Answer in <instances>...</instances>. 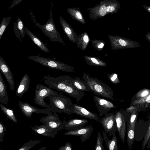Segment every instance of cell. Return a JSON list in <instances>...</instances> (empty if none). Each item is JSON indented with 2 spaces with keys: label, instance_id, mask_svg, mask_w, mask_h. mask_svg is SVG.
Wrapping results in <instances>:
<instances>
[{
  "label": "cell",
  "instance_id": "obj_6",
  "mask_svg": "<svg viewBox=\"0 0 150 150\" xmlns=\"http://www.w3.org/2000/svg\"><path fill=\"white\" fill-rule=\"evenodd\" d=\"M84 82L89 91H91L97 96H102L111 100H115L113 91L109 87L101 84L91 82L85 75L83 76Z\"/></svg>",
  "mask_w": 150,
  "mask_h": 150
},
{
  "label": "cell",
  "instance_id": "obj_45",
  "mask_svg": "<svg viewBox=\"0 0 150 150\" xmlns=\"http://www.w3.org/2000/svg\"><path fill=\"white\" fill-rule=\"evenodd\" d=\"M117 75L116 74H115L113 76V77L115 79L117 78Z\"/></svg>",
  "mask_w": 150,
  "mask_h": 150
},
{
  "label": "cell",
  "instance_id": "obj_8",
  "mask_svg": "<svg viewBox=\"0 0 150 150\" xmlns=\"http://www.w3.org/2000/svg\"><path fill=\"white\" fill-rule=\"evenodd\" d=\"M114 113L117 131L122 142L124 143L126 133V126L129 113L126 110L122 109L115 111Z\"/></svg>",
  "mask_w": 150,
  "mask_h": 150
},
{
  "label": "cell",
  "instance_id": "obj_10",
  "mask_svg": "<svg viewBox=\"0 0 150 150\" xmlns=\"http://www.w3.org/2000/svg\"><path fill=\"white\" fill-rule=\"evenodd\" d=\"M98 122L102 125L105 132L110 137L117 131L114 112L106 113L104 117H99Z\"/></svg>",
  "mask_w": 150,
  "mask_h": 150
},
{
  "label": "cell",
  "instance_id": "obj_33",
  "mask_svg": "<svg viewBox=\"0 0 150 150\" xmlns=\"http://www.w3.org/2000/svg\"><path fill=\"white\" fill-rule=\"evenodd\" d=\"M150 124L149 125L148 129L146 131L143 137V141L142 144V149L144 150L146 144L150 139Z\"/></svg>",
  "mask_w": 150,
  "mask_h": 150
},
{
  "label": "cell",
  "instance_id": "obj_44",
  "mask_svg": "<svg viewBox=\"0 0 150 150\" xmlns=\"http://www.w3.org/2000/svg\"><path fill=\"white\" fill-rule=\"evenodd\" d=\"M46 147H43L42 148H40L39 149V150H45L46 149Z\"/></svg>",
  "mask_w": 150,
  "mask_h": 150
},
{
  "label": "cell",
  "instance_id": "obj_21",
  "mask_svg": "<svg viewBox=\"0 0 150 150\" xmlns=\"http://www.w3.org/2000/svg\"><path fill=\"white\" fill-rule=\"evenodd\" d=\"M25 33L34 43L42 50L46 53H49L48 48L38 37L35 35L26 27L25 28Z\"/></svg>",
  "mask_w": 150,
  "mask_h": 150
},
{
  "label": "cell",
  "instance_id": "obj_3",
  "mask_svg": "<svg viewBox=\"0 0 150 150\" xmlns=\"http://www.w3.org/2000/svg\"><path fill=\"white\" fill-rule=\"evenodd\" d=\"M49 100V105L55 113H64L71 115L72 113L69 110L72 104V101L67 97L55 91L47 97Z\"/></svg>",
  "mask_w": 150,
  "mask_h": 150
},
{
  "label": "cell",
  "instance_id": "obj_9",
  "mask_svg": "<svg viewBox=\"0 0 150 150\" xmlns=\"http://www.w3.org/2000/svg\"><path fill=\"white\" fill-rule=\"evenodd\" d=\"M40 121L51 129L59 131L63 129V127L66 122L64 120L62 122L61 120L56 113L48 115L42 117Z\"/></svg>",
  "mask_w": 150,
  "mask_h": 150
},
{
  "label": "cell",
  "instance_id": "obj_38",
  "mask_svg": "<svg viewBox=\"0 0 150 150\" xmlns=\"http://www.w3.org/2000/svg\"><path fill=\"white\" fill-rule=\"evenodd\" d=\"M142 7L147 12L149 13H150V6H146L145 5H144L142 6Z\"/></svg>",
  "mask_w": 150,
  "mask_h": 150
},
{
  "label": "cell",
  "instance_id": "obj_16",
  "mask_svg": "<svg viewBox=\"0 0 150 150\" xmlns=\"http://www.w3.org/2000/svg\"><path fill=\"white\" fill-rule=\"evenodd\" d=\"M0 69L8 82L10 88L13 90L14 86L13 75L5 61L0 56Z\"/></svg>",
  "mask_w": 150,
  "mask_h": 150
},
{
  "label": "cell",
  "instance_id": "obj_40",
  "mask_svg": "<svg viewBox=\"0 0 150 150\" xmlns=\"http://www.w3.org/2000/svg\"><path fill=\"white\" fill-rule=\"evenodd\" d=\"M91 59L92 62L93 63H94L96 64H99L98 62L95 58L92 57L91 58Z\"/></svg>",
  "mask_w": 150,
  "mask_h": 150
},
{
  "label": "cell",
  "instance_id": "obj_4",
  "mask_svg": "<svg viewBox=\"0 0 150 150\" xmlns=\"http://www.w3.org/2000/svg\"><path fill=\"white\" fill-rule=\"evenodd\" d=\"M50 15L49 19L44 25H41L35 19L33 14L31 15L34 24L41 29L45 35L53 42H58L65 45V44L61 37L60 34L57 30L54 22L52 9L50 10Z\"/></svg>",
  "mask_w": 150,
  "mask_h": 150
},
{
  "label": "cell",
  "instance_id": "obj_37",
  "mask_svg": "<svg viewBox=\"0 0 150 150\" xmlns=\"http://www.w3.org/2000/svg\"><path fill=\"white\" fill-rule=\"evenodd\" d=\"M119 42L120 45L123 46H125L127 45V42L123 40H119Z\"/></svg>",
  "mask_w": 150,
  "mask_h": 150
},
{
  "label": "cell",
  "instance_id": "obj_34",
  "mask_svg": "<svg viewBox=\"0 0 150 150\" xmlns=\"http://www.w3.org/2000/svg\"><path fill=\"white\" fill-rule=\"evenodd\" d=\"M41 142L40 140H35L30 141H29L25 144L24 147L20 149L28 150L32 148L36 144H38Z\"/></svg>",
  "mask_w": 150,
  "mask_h": 150
},
{
  "label": "cell",
  "instance_id": "obj_28",
  "mask_svg": "<svg viewBox=\"0 0 150 150\" xmlns=\"http://www.w3.org/2000/svg\"><path fill=\"white\" fill-rule=\"evenodd\" d=\"M78 40L77 46L82 50H84L86 48L85 45L89 42V38L87 33H84L78 36Z\"/></svg>",
  "mask_w": 150,
  "mask_h": 150
},
{
  "label": "cell",
  "instance_id": "obj_19",
  "mask_svg": "<svg viewBox=\"0 0 150 150\" xmlns=\"http://www.w3.org/2000/svg\"><path fill=\"white\" fill-rule=\"evenodd\" d=\"M32 129L37 134L52 138H54L58 132L57 131L51 129L44 125L39 126L35 125L32 127Z\"/></svg>",
  "mask_w": 150,
  "mask_h": 150
},
{
  "label": "cell",
  "instance_id": "obj_2",
  "mask_svg": "<svg viewBox=\"0 0 150 150\" xmlns=\"http://www.w3.org/2000/svg\"><path fill=\"white\" fill-rule=\"evenodd\" d=\"M120 9V4L117 0H102L96 6L87 9L91 20H96L106 15L117 13Z\"/></svg>",
  "mask_w": 150,
  "mask_h": 150
},
{
  "label": "cell",
  "instance_id": "obj_11",
  "mask_svg": "<svg viewBox=\"0 0 150 150\" xmlns=\"http://www.w3.org/2000/svg\"><path fill=\"white\" fill-rule=\"evenodd\" d=\"M93 100L98 111L99 116L101 117L112 109L116 108L117 105L112 102L97 96H93Z\"/></svg>",
  "mask_w": 150,
  "mask_h": 150
},
{
  "label": "cell",
  "instance_id": "obj_18",
  "mask_svg": "<svg viewBox=\"0 0 150 150\" xmlns=\"http://www.w3.org/2000/svg\"><path fill=\"white\" fill-rule=\"evenodd\" d=\"M22 109L25 115L29 118H30L33 113L38 114L42 113L50 115L52 112L47 108L40 109L35 107L27 103L23 104Z\"/></svg>",
  "mask_w": 150,
  "mask_h": 150
},
{
  "label": "cell",
  "instance_id": "obj_23",
  "mask_svg": "<svg viewBox=\"0 0 150 150\" xmlns=\"http://www.w3.org/2000/svg\"><path fill=\"white\" fill-rule=\"evenodd\" d=\"M139 112V111L137 110L131 112H127L129 114L127 122V129H135Z\"/></svg>",
  "mask_w": 150,
  "mask_h": 150
},
{
  "label": "cell",
  "instance_id": "obj_47",
  "mask_svg": "<svg viewBox=\"0 0 150 150\" xmlns=\"http://www.w3.org/2000/svg\"></svg>",
  "mask_w": 150,
  "mask_h": 150
},
{
  "label": "cell",
  "instance_id": "obj_42",
  "mask_svg": "<svg viewBox=\"0 0 150 150\" xmlns=\"http://www.w3.org/2000/svg\"><path fill=\"white\" fill-rule=\"evenodd\" d=\"M3 130V127L0 124V133H1Z\"/></svg>",
  "mask_w": 150,
  "mask_h": 150
},
{
  "label": "cell",
  "instance_id": "obj_7",
  "mask_svg": "<svg viewBox=\"0 0 150 150\" xmlns=\"http://www.w3.org/2000/svg\"><path fill=\"white\" fill-rule=\"evenodd\" d=\"M54 91L41 84H37L36 86L34 103L41 107L47 109L51 112L52 110L49 105L45 101L44 99L50 95L54 93Z\"/></svg>",
  "mask_w": 150,
  "mask_h": 150
},
{
  "label": "cell",
  "instance_id": "obj_27",
  "mask_svg": "<svg viewBox=\"0 0 150 150\" xmlns=\"http://www.w3.org/2000/svg\"><path fill=\"white\" fill-rule=\"evenodd\" d=\"M71 82L73 85L77 89L82 91H89L87 85L77 77L72 78Z\"/></svg>",
  "mask_w": 150,
  "mask_h": 150
},
{
  "label": "cell",
  "instance_id": "obj_20",
  "mask_svg": "<svg viewBox=\"0 0 150 150\" xmlns=\"http://www.w3.org/2000/svg\"><path fill=\"white\" fill-rule=\"evenodd\" d=\"M25 28L23 23L20 18L18 17L16 22L13 23V28L17 38L19 39L21 42L22 41V39L25 35Z\"/></svg>",
  "mask_w": 150,
  "mask_h": 150
},
{
  "label": "cell",
  "instance_id": "obj_25",
  "mask_svg": "<svg viewBox=\"0 0 150 150\" xmlns=\"http://www.w3.org/2000/svg\"><path fill=\"white\" fill-rule=\"evenodd\" d=\"M67 11L71 17L74 19L83 24H85L84 19L79 8L70 7L67 9Z\"/></svg>",
  "mask_w": 150,
  "mask_h": 150
},
{
  "label": "cell",
  "instance_id": "obj_13",
  "mask_svg": "<svg viewBox=\"0 0 150 150\" xmlns=\"http://www.w3.org/2000/svg\"><path fill=\"white\" fill-rule=\"evenodd\" d=\"M69 110L71 113H74L82 117L96 121L99 120V117L97 114L76 104H72L69 107Z\"/></svg>",
  "mask_w": 150,
  "mask_h": 150
},
{
  "label": "cell",
  "instance_id": "obj_46",
  "mask_svg": "<svg viewBox=\"0 0 150 150\" xmlns=\"http://www.w3.org/2000/svg\"><path fill=\"white\" fill-rule=\"evenodd\" d=\"M116 79L113 77H112L111 79V80L112 81H114Z\"/></svg>",
  "mask_w": 150,
  "mask_h": 150
},
{
  "label": "cell",
  "instance_id": "obj_30",
  "mask_svg": "<svg viewBox=\"0 0 150 150\" xmlns=\"http://www.w3.org/2000/svg\"><path fill=\"white\" fill-rule=\"evenodd\" d=\"M11 17L8 16L4 17L0 25V41L11 19Z\"/></svg>",
  "mask_w": 150,
  "mask_h": 150
},
{
  "label": "cell",
  "instance_id": "obj_22",
  "mask_svg": "<svg viewBox=\"0 0 150 150\" xmlns=\"http://www.w3.org/2000/svg\"><path fill=\"white\" fill-rule=\"evenodd\" d=\"M103 137L105 142L107 148L110 150H117L118 149L117 141L115 133L112 135V137L111 140L107 137L106 133L102 130Z\"/></svg>",
  "mask_w": 150,
  "mask_h": 150
},
{
  "label": "cell",
  "instance_id": "obj_12",
  "mask_svg": "<svg viewBox=\"0 0 150 150\" xmlns=\"http://www.w3.org/2000/svg\"><path fill=\"white\" fill-rule=\"evenodd\" d=\"M91 125L78 129L67 131L64 133L65 135L80 136L82 142L88 140L93 131Z\"/></svg>",
  "mask_w": 150,
  "mask_h": 150
},
{
  "label": "cell",
  "instance_id": "obj_41",
  "mask_svg": "<svg viewBox=\"0 0 150 150\" xmlns=\"http://www.w3.org/2000/svg\"><path fill=\"white\" fill-rule=\"evenodd\" d=\"M146 144L147 145V148L149 149L150 148V139H149L148 142Z\"/></svg>",
  "mask_w": 150,
  "mask_h": 150
},
{
  "label": "cell",
  "instance_id": "obj_43",
  "mask_svg": "<svg viewBox=\"0 0 150 150\" xmlns=\"http://www.w3.org/2000/svg\"><path fill=\"white\" fill-rule=\"evenodd\" d=\"M104 46V44L103 43H101L98 46V47L99 48H102Z\"/></svg>",
  "mask_w": 150,
  "mask_h": 150
},
{
  "label": "cell",
  "instance_id": "obj_1",
  "mask_svg": "<svg viewBox=\"0 0 150 150\" xmlns=\"http://www.w3.org/2000/svg\"><path fill=\"white\" fill-rule=\"evenodd\" d=\"M43 78L45 84L49 88L66 93L75 98L77 102L81 100L84 96V91L77 89L73 85L72 78L69 76L63 75L54 77L46 75Z\"/></svg>",
  "mask_w": 150,
  "mask_h": 150
},
{
  "label": "cell",
  "instance_id": "obj_26",
  "mask_svg": "<svg viewBox=\"0 0 150 150\" xmlns=\"http://www.w3.org/2000/svg\"><path fill=\"white\" fill-rule=\"evenodd\" d=\"M30 82L29 76L27 74H25L20 82L18 88L17 93H21L27 91L28 89Z\"/></svg>",
  "mask_w": 150,
  "mask_h": 150
},
{
  "label": "cell",
  "instance_id": "obj_24",
  "mask_svg": "<svg viewBox=\"0 0 150 150\" xmlns=\"http://www.w3.org/2000/svg\"><path fill=\"white\" fill-rule=\"evenodd\" d=\"M150 94L141 98L136 99L131 101L130 106H137L143 108L145 110L150 107Z\"/></svg>",
  "mask_w": 150,
  "mask_h": 150
},
{
  "label": "cell",
  "instance_id": "obj_39",
  "mask_svg": "<svg viewBox=\"0 0 150 150\" xmlns=\"http://www.w3.org/2000/svg\"><path fill=\"white\" fill-rule=\"evenodd\" d=\"M6 112L7 114L9 116L11 117L13 115L12 111L10 110L6 109Z\"/></svg>",
  "mask_w": 150,
  "mask_h": 150
},
{
  "label": "cell",
  "instance_id": "obj_31",
  "mask_svg": "<svg viewBox=\"0 0 150 150\" xmlns=\"http://www.w3.org/2000/svg\"><path fill=\"white\" fill-rule=\"evenodd\" d=\"M103 139L100 131L98 132L96 142L95 146V150H105L103 143Z\"/></svg>",
  "mask_w": 150,
  "mask_h": 150
},
{
  "label": "cell",
  "instance_id": "obj_17",
  "mask_svg": "<svg viewBox=\"0 0 150 150\" xmlns=\"http://www.w3.org/2000/svg\"><path fill=\"white\" fill-rule=\"evenodd\" d=\"M89 122L85 119H72L66 122L63 129L69 131L78 129L83 127Z\"/></svg>",
  "mask_w": 150,
  "mask_h": 150
},
{
  "label": "cell",
  "instance_id": "obj_14",
  "mask_svg": "<svg viewBox=\"0 0 150 150\" xmlns=\"http://www.w3.org/2000/svg\"><path fill=\"white\" fill-rule=\"evenodd\" d=\"M150 119L149 117L147 121L141 119L137 120L134 129V141H141L150 124Z\"/></svg>",
  "mask_w": 150,
  "mask_h": 150
},
{
  "label": "cell",
  "instance_id": "obj_29",
  "mask_svg": "<svg viewBox=\"0 0 150 150\" xmlns=\"http://www.w3.org/2000/svg\"><path fill=\"white\" fill-rule=\"evenodd\" d=\"M134 129H127V140L129 149H131L134 141Z\"/></svg>",
  "mask_w": 150,
  "mask_h": 150
},
{
  "label": "cell",
  "instance_id": "obj_32",
  "mask_svg": "<svg viewBox=\"0 0 150 150\" xmlns=\"http://www.w3.org/2000/svg\"><path fill=\"white\" fill-rule=\"evenodd\" d=\"M150 94V91L149 89H145L140 90L133 96L131 101L137 99L146 97Z\"/></svg>",
  "mask_w": 150,
  "mask_h": 150
},
{
  "label": "cell",
  "instance_id": "obj_35",
  "mask_svg": "<svg viewBox=\"0 0 150 150\" xmlns=\"http://www.w3.org/2000/svg\"><path fill=\"white\" fill-rule=\"evenodd\" d=\"M72 145L70 143L67 142L64 146H61L58 150H72Z\"/></svg>",
  "mask_w": 150,
  "mask_h": 150
},
{
  "label": "cell",
  "instance_id": "obj_5",
  "mask_svg": "<svg viewBox=\"0 0 150 150\" xmlns=\"http://www.w3.org/2000/svg\"><path fill=\"white\" fill-rule=\"evenodd\" d=\"M28 58L49 68L68 72H74V68L73 67L61 62L37 56L30 55L28 56Z\"/></svg>",
  "mask_w": 150,
  "mask_h": 150
},
{
  "label": "cell",
  "instance_id": "obj_36",
  "mask_svg": "<svg viewBox=\"0 0 150 150\" xmlns=\"http://www.w3.org/2000/svg\"><path fill=\"white\" fill-rule=\"evenodd\" d=\"M23 0H13L8 8L10 10L21 2Z\"/></svg>",
  "mask_w": 150,
  "mask_h": 150
},
{
  "label": "cell",
  "instance_id": "obj_15",
  "mask_svg": "<svg viewBox=\"0 0 150 150\" xmlns=\"http://www.w3.org/2000/svg\"><path fill=\"white\" fill-rule=\"evenodd\" d=\"M59 21L63 31L68 39L74 43L78 42V35L72 27L61 16Z\"/></svg>",
  "mask_w": 150,
  "mask_h": 150
}]
</instances>
